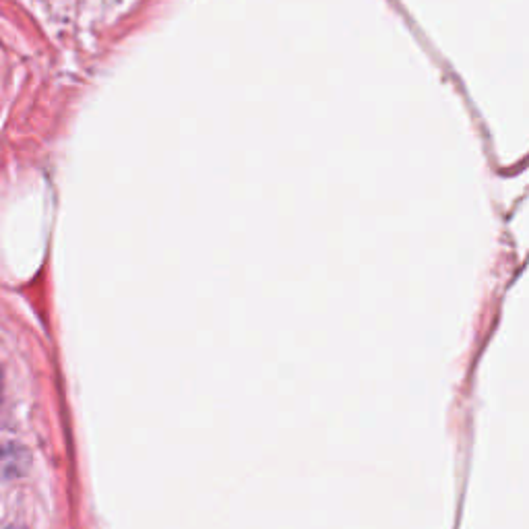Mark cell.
Segmentation results:
<instances>
[{"mask_svg": "<svg viewBox=\"0 0 529 529\" xmlns=\"http://www.w3.org/2000/svg\"><path fill=\"white\" fill-rule=\"evenodd\" d=\"M0 389H3V383H0Z\"/></svg>", "mask_w": 529, "mask_h": 529, "instance_id": "7a4b0ae2", "label": "cell"}, {"mask_svg": "<svg viewBox=\"0 0 529 529\" xmlns=\"http://www.w3.org/2000/svg\"><path fill=\"white\" fill-rule=\"evenodd\" d=\"M11 529H13V527H11Z\"/></svg>", "mask_w": 529, "mask_h": 529, "instance_id": "3957f363", "label": "cell"}, {"mask_svg": "<svg viewBox=\"0 0 529 529\" xmlns=\"http://www.w3.org/2000/svg\"><path fill=\"white\" fill-rule=\"evenodd\" d=\"M27 453L19 445H0V480H13L25 474Z\"/></svg>", "mask_w": 529, "mask_h": 529, "instance_id": "6da1fadb", "label": "cell"}]
</instances>
